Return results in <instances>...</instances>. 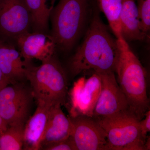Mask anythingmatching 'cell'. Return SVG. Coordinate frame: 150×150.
<instances>
[{
    "label": "cell",
    "instance_id": "obj_15",
    "mask_svg": "<svg viewBox=\"0 0 150 150\" xmlns=\"http://www.w3.org/2000/svg\"><path fill=\"white\" fill-rule=\"evenodd\" d=\"M121 34L128 41L148 37L142 31L136 0H123L120 15Z\"/></svg>",
    "mask_w": 150,
    "mask_h": 150
},
{
    "label": "cell",
    "instance_id": "obj_10",
    "mask_svg": "<svg viewBox=\"0 0 150 150\" xmlns=\"http://www.w3.org/2000/svg\"><path fill=\"white\" fill-rule=\"evenodd\" d=\"M98 74L101 78L102 87L92 118L98 119L129 111L128 101L118 84L115 72Z\"/></svg>",
    "mask_w": 150,
    "mask_h": 150
},
{
    "label": "cell",
    "instance_id": "obj_5",
    "mask_svg": "<svg viewBox=\"0 0 150 150\" xmlns=\"http://www.w3.org/2000/svg\"><path fill=\"white\" fill-rule=\"evenodd\" d=\"M95 120L105 133L108 150H145L140 121L129 111Z\"/></svg>",
    "mask_w": 150,
    "mask_h": 150
},
{
    "label": "cell",
    "instance_id": "obj_14",
    "mask_svg": "<svg viewBox=\"0 0 150 150\" xmlns=\"http://www.w3.org/2000/svg\"><path fill=\"white\" fill-rule=\"evenodd\" d=\"M62 105L51 106L48 122L40 143V150L46 146L68 139L71 131V122L62 109Z\"/></svg>",
    "mask_w": 150,
    "mask_h": 150
},
{
    "label": "cell",
    "instance_id": "obj_16",
    "mask_svg": "<svg viewBox=\"0 0 150 150\" xmlns=\"http://www.w3.org/2000/svg\"><path fill=\"white\" fill-rule=\"evenodd\" d=\"M56 0H25L32 18L33 32L47 33L51 11Z\"/></svg>",
    "mask_w": 150,
    "mask_h": 150
},
{
    "label": "cell",
    "instance_id": "obj_19",
    "mask_svg": "<svg viewBox=\"0 0 150 150\" xmlns=\"http://www.w3.org/2000/svg\"><path fill=\"white\" fill-rule=\"evenodd\" d=\"M142 31L149 37L150 30V0H136Z\"/></svg>",
    "mask_w": 150,
    "mask_h": 150
},
{
    "label": "cell",
    "instance_id": "obj_8",
    "mask_svg": "<svg viewBox=\"0 0 150 150\" xmlns=\"http://www.w3.org/2000/svg\"><path fill=\"white\" fill-rule=\"evenodd\" d=\"M101 87V78L96 73L75 82L70 92V116L92 118Z\"/></svg>",
    "mask_w": 150,
    "mask_h": 150
},
{
    "label": "cell",
    "instance_id": "obj_23",
    "mask_svg": "<svg viewBox=\"0 0 150 150\" xmlns=\"http://www.w3.org/2000/svg\"><path fill=\"white\" fill-rule=\"evenodd\" d=\"M8 126L0 116V133L5 131Z\"/></svg>",
    "mask_w": 150,
    "mask_h": 150
},
{
    "label": "cell",
    "instance_id": "obj_6",
    "mask_svg": "<svg viewBox=\"0 0 150 150\" xmlns=\"http://www.w3.org/2000/svg\"><path fill=\"white\" fill-rule=\"evenodd\" d=\"M33 98L24 82L8 85L0 90V116L8 126H25Z\"/></svg>",
    "mask_w": 150,
    "mask_h": 150
},
{
    "label": "cell",
    "instance_id": "obj_22",
    "mask_svg": "<svg viewBox=\"0 0 150 150\" xmlns=\"http://www.w3.org/2000/svg\"><path fill=\"white\" fill-rule=\"evenodd\" d=\"M8 85L0 69V90Z\"/></svg>",
    "mask_w": 150,
    "mask_h": 150
},
{
    "label": "cell",
    "instance_id": "obj_2",
    "mask_svg": "<svg viewBox=\"0 0 150 150\" xmlns=\"http://www.w3.org/2000/svg\"><path fill=\"white\" fill-rule=\"evenodd\" d=\"M119 52L114 72L118 83L126 96L129 112L139 121L149 110L150 100L147 93L146 72L128 42L117 39Z\"/></svg>",
    "mask_w": 150,
    "mask_h": 150
},
{
    "label": "cell",
    "instance_id": "obj_4",
    "mask_svg": "<svg viewBox=\"0 0 150 150\" xmlns=\"http://www.w3.org/2000/svg\"><path fill=\"white\" fill-rule=\"evenodd\" d=\"M26 77L37 103L52 105L64 104L67 93V76L55 55L38 67L30 62Z\"/></svg>",
    "mask_w": 150,
    "mask_h": 150
},
{
    "label": "cell",
    "instance_id": "obj_12",
    "mask_svg": "<svg viewBox=\"0 0 150 150\" xmlns=\"http://www.w3.org/2000/svg\"><path fill=\"white\" fill-rule=\"evenodd\" d=\"M25 61L19 51L11 42L0 40V69L8 85L27 80Z\"/></svg>",
    "mask_w": 150,
    "mask_h": 150
},
{
    "label": "cell",
    "instance_id": "obj_24",
    "mask_svg": "<svg viewBox=\"0 0 150 150\" xmlns=\"http://www.w3.org/2000/svg\"><path fill=\"white\" fill-rule=\"evenodd\" d=\"M150 139L149 137H147L146 142L144 144L145 150H149L150 149Z\"/></svg>",
    "mask_w": 150,
    "mask_h": 150
},
{
    "label": "cell",
    "instance_id": "obj_13",
    "mask_svg": "<svg viewBox=\"0 0 150 150\" xmlns=\"http://www.w3.org/2000/svg\"><path fill=\"white\" fill-rule=\"evenodd\" d=\"M35 112L28 119L24 126V150H40V143L48 122L52 105L37 103Z\"/></svg>",
    "mask_w": 150,
    "mask_h": 150
},
{
    "label": "cell",
    "instance_id": "obj_20",
    "mask_svg": "<svg viewBox=\"0 0 150 150\" xmlns=\"http://www.w3.org/2000/svg\"><path fill=\"white\" fill-rule=\"evenodd\" d=\"M42 150H75L74 146L69 137L68 139L52 143L46 146Z\"/></svg>",
    "mask_w": 150,
    "mask_h": 150
},
{
    "label": "cell",
    "instance_id": "obj_7",
    "mask_svg": "<svg viewBox=\"0 0 150 150\" xmlns=\"http://www.w3.org/2000/svg\"><path fill=\"white\" fill-rule=\"evenodd\" d=\"M32 27V16L25 0H0V40L16 41Z\"/></svg>",
    "mask_w": 150,
    "mask_h": 150
},
{
    "label": "cell",
    "instance_id": "obj_1",
    "mask_svg": "<svg viewBox=\"0 0 150 150\" xmlns=\"http://www.w3.org/2000/svg\"><path fill=\"white\" fill-rule=\"evenodd\" d=\"M85 34L70 60L72 74L76 76L88 71L98 74L114 72L119 52L117 39L110 34L95 8Z\"/></svg>",
    "mask_w": 150,
    "mask_h": 150
},
{
    "label": "cell",
    "instance_id": "obj_17",
    "mask_svg": "<svg viewBox=\"0 0 150 150\" xmlns=\"http://www.w3.org/2000/svg\"><path fill=\"white\" fill-rule=\"evenodd\" d=\"M123 0H98V6L107 18L110 29L117 39L122 38L120 15Z\"/></svg>",
    "mask_w": 150,
    "mask_h": 150
},
{
    "label": "cell",
    "instance_id": "obj_11",
    "mask_svg": "<svg viewBox=\"0 0 150 150\" xmlns=\"http://www.w3.org/2000/svg\"><path fill=\"white\" fill-rule=\"evenodd\" d=\"M17 46L25 61L37 59L41 62L55 55L56 44L51 35L38 32H28L16 40Z\"/></svg>",
    "mask_w": 150,
    "mask_h": 150
},
{
    "label": "cell",
    "instance_id": "obj_18",
    "mask_svg": "<svg viewBox=\"0 0 150 150\" xmlns=\"http://www.w3.org/2000/svg\"><path fill=\"white\" fill-rule=\"evenodd\" d=\"M24 126H8L0 133V150H22Z\"/></svg>",
    "mask_w": 150,
    "mask_h": 150
},
{
    "label": "cell",
    "instance_id": "obj_21",
    "mask_svg": "<svg viewBox=\"0 0 150 150\" xmlns=\"http://www.w3.org/2000/svg\"><path fill=\"white\" fill-rule=\"evenodd\" d=\"M144 118L139 121V126L142 136L146 139L147 137V135L150 131V110L146 112Z\"/></svg>",
    "mask_w": 150,
    "mask_h": 150
},
{
    "label": "cell",
    "instance_id": "obj_3",
    "mask_svg": "<svg viewBox=\"0 0 150 150\" xmlns=\"http://www.w3.org/2000/svg\"><path fill=\"white\" fill-rule=\"evenodd\" d=\"M92 4V0H59L50 16L56 49L66 52L74 46L89 24Z\"/></svg>",
    "mask_w": 150,
    "mask_h": 150
},
{
    "label": "cell",
    "instance_id": "obj_9",
    "mask_svg": "<svg viewBox=\"0 0 150 150\" xmlns=\"http://www.w3.org/2000/svg\"><path fill=\"white\" fill-rule=\"evenodd\" d=\"M69 118V138L75 150H108L105 133L95 119L83 116Z\"/></svg>",
    "mask_w": 150,
    "mask_h": 150
}]
</instances>
